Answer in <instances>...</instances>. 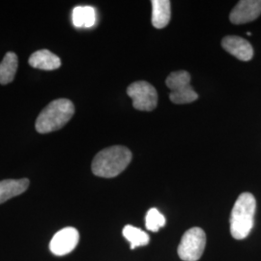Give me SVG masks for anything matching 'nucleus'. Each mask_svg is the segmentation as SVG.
I'll list each match as a JSON object with an SVG mask.
<instances>
[{
	"mask_svg": "<svg viewBox=\"0 0 261 261\" xmlns=\"http://www.w3.org/2000/svg\"><path fill=\"white\" fill-rule=\"evenodd\" d=\"M261 14V0H242L230 12L233 24H244L257 19Z\"/></svg>",
	"mask_w": 261,
	"mask_h": 261,
	"instance_id": "obj_8",
	"label": "nucleus"
},
{
	"mask_svg": "<svg viewBox=\"0 0 261 261\" xmlns=\"http://www.w3.org/2000/svg\"><path fill=\"white\" fill-rule=\"evenodd\" d=\"M165 225H166L165 216L162 213H160L158 209L151 208L145 217L146 228L152 232H157L161 227H163Z\"/></svg>",
	"mask_w": 261,
	"mask_h": 261,
	"instance_id": "obj_16",
	"label": "nucleus"
},
{
	"mask_svg": "<svg viewBox=\"0 0 261 261\" xmlns=\"http://www.w3.org/2000/svg\"><path fill=\"white\" fill-rule=\"evenodd\" d=\"M80 241V234L75 227H65L55 234L49 243V250L57 256L73 252Z\"/></svg>",
	"mask_w": 261,
	"mask_h": 261,
	"instance_id": "obj_7",
	"label": "nucleus"
},
{
	"mask_svg": "<svg viewBox=\"0 0 261 261\" xmlns=\"http://www.w3.org/2000/svg\"><path fill=\"white\" fill-rule=\"evenodd\" d=\"M191 75L186 71H176L169 74L166 84L170 89L169 99L172 103H193L197 100L198 95L191 85Z\"/></svg>",
	"mask_w": 261,
	"mask_h": 261,
	"instance_id": "obj_4",
	"label": "nucleus"
},
{
	"mask_svg": "<svg viewBox=\"0 0 261 261\" xmlns=\"http://www.w3.org/2000/svg\"><path fill=\"white\" fill-rule=\"evenodd\" d=\"M28 63L35 69L53 71L61 66V60L48 49H40L31 55L28 59Z\"/></svg>",
	"mask_w": 261,
	"mask_h": 261,
	"instance_id": "obj_10",
	"label": "nucleus"
},
{
	"mask_svg": "<svg viewBox=\"0 0 261 261\" xmlns=\"http://www.w3.org/2000/svg\"><path fill=\"white\" fill-rule=\"evenodd\" d=\"M206 234L200 227H192L183 235L178 246V255L184 261H197L203 254Z\"/></svg>",
	"mask_w": 261,
	"mask_h": 261,
	"instance_id": "obj_5",
	"label": "nucleus"
},
{
	"mask_svg": "<svg viewBox=\"0 0 261 261\" xmlns=\"http://www.w3.org/2000/svg\"><path fill=\"white\" fill-rule=\"evenodd\" d=\"M256 209V201L251 193H243L237 198L230 215V233L237 240L245 239L251 233L254 214Z\"/></svg>",
	"mask_w": 261,
	"mask_h": 261,
	"instance_id": "obj_3",
	"label": "nucleus"
},
{
	"mask_svg": "<svg viewBox=\"0 0 261 261\" xmlns=\"http://www.w3.org/2000/svg\"><path fill=\"white\" fill-rule=\"evenodd\" d=\"M123 236L130 242V249L135 250L138 247L146 246L150 241V236L145 231L141 230L139 227L133 225H126L123 228Z\"/></svg>",
	"mask_w": 261,
	"mask_h": 261,
	"instance_id": "obj_15",
	"label": "nucleus"
},
{
	"mask_svg": "<svg viewBox=\"0 0 261 261\" xmlns=\"http://www.w3.org/2000/svg\"><path fill=\"white\" fill-rule=\"evenodd\" d=\"M132 152L125 146L115 145L100 151L93 159L92 172L96 176L113 178L129 166Z\"/></svg>",
	"mask_w": 261,
	"mask_h": 261,
	"instance_id": "obj_1",
	"label": "nucleus"
},
{
	"mask_svg": "<svg viewBox=\"0 0 261 261\" xmlns=\"http://www.w3.org/2000/svg\"><path fill=\"white\" fill-rule=\"evenodd\" d=\"M29 180L23 179H7L0 181V204L11 199L12 197L19 196L28 190Z\"/></svg>",
	"mask_w": 261,
	"mask_h": 261,
	"instance_id": "obj_11",
	"label": "nucleus"
},
{
	"mask_svg": "<svg viewBox=\"0 0 261 261\" xmlns=\"http://www.w3.org/2000/svg\"><path fill=\"white\" fill-rule=\"evenodd\" d=\"M18 56L15 53H7L0 63V84H10L14 81L18 70Z\"/></svg>",
	"mask_w": 261,
	"mask_h": 261,
	"instance_id": "obj_13",
	"label": "nucleus"
},
{
	"mask_svg": "<svg viewBox=\"0 0 261 261\" xmlns=\"http://www.w3.org/2000/svg\"><path fill=\"white\" fill-rule=\"evenodd\" d=\"M222 46L224 49L242 61H249L253 56L252 45L239 36H226L222 41Z\"/></svg>",
	"mask_w": 261,
	"mask_h": 261,
	"instance_id": "obj_9",
	"label": "nucleus"
},
{
	"mask_svg": "<svg viewBox=\"0 0 261 261\" xmlns=\"http://www.w3.org/2000/svg\"><path fill=\"white\" fill-rule=\"evenodd\" d=\"M152 3V24L154 28H165L168 24L171 16L170 1L153 0Z\"/></svg>",
	"mask_w": 261,
	"mask_h": 261,
	"instance_id": "obj_12",
	"label": "nucleus"
},
{
	"mask_svg": "<svg viewBox=\"0 0 261 261\" xmlns=\"http://www.w3.org/2000/svg\"><path fill=\"white\" fill-rule=\"evenodd\" d=\"M127 94L133 100V106L141 112H151L158 103V94L155 87L147 82L139 81L130 84Z\"/></svg>",
	"mask_w": 261,
	"mask_h": 261,
	"instance_id": "obj_6",
	"label": "nucleus"
},
{
	"mask_svg": "<svg viewBox=\"0 0 261 261\" xmlns=\"http://www.w3.org/2000/svg\"><path fill=\"white\" fill-rule=\"evenodd\" d=\"M72 20L75 28H92L96 22V11L91 6H77L73 10Z\"/></svg>",
	"mask_w": 261,
	"mask_h": 261,
	"instance_id": "obj_14",
	"label": "nucleus"
},
{
	"mask_svg": "<svg viewBox=\"0 0 261 261\" xmlns=\"http://www.w3.org/2000/svg\"><path fill=\"white\" fill-rule=\"evenodd\" d=\"M75 113V107L68 99H57L41 112L35 123L40 134H48L63 128Z\"/></svg>",
	"mask_w": 261,
	"mask_h": 261,
	"instance_id": "obj_2",
	"label": "nucleus"
}]
</instances>
